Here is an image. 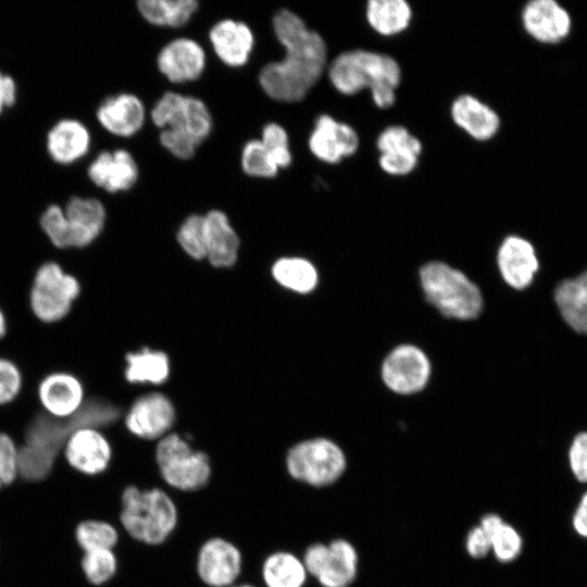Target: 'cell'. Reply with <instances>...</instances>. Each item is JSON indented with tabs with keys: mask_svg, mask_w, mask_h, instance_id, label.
I'll return each mask as SVG.
<instances>
[{
	"mask_svg": "<svg viewBox=\"0 0 587 587\" xmlns=\"http://www.w3.org/2000/svg\"><path fill=\"white\" fill-rule=\"evenodd\" d=\"M209 39L217 58L230 67L245 65L254 46L251 28L232 18L215 23L209 32Z\"/></svg>",
	"mask_w": 587,
	"mask_h": 587,
	"instance_id": "obj_22",
	"label": "cell"
},
{
	"mask_svg": "<svg viewBox=\"0 0 587 587\" xmlns=\"http://www.w3.org/2000/svg\"><path fill=\"white\" fill-rule=\"evenodd\" d=\"M266 148L278 168H286L290 165L292 155L289 146V138L286 129L277 123H267L260 139Z\"/></svg>",
	"mask_w": 587,
	"mask_h": 587,
	"instance_id": "obj_40",
	"label": "cell"
},
{
	"mask_svg": "<svg viewBox=\"0 0 587 587\" xmlns=\"http://www.w3.org/2000/svg\"><path fill=\"white\" fill-rule=\"evenodd\" d=\"M90 141V133L80 121L64 118L48 132L47 150L57 163L70 164L88 152Z\"/></svg>",
	"mask_w": 587,
	"mask_h": 587,
	"instance_id": "obj_26",
	"label": "cell"
},
{
	"mask_svg": "<svg viewBox=\"0 0 587 587\" xmlns=\"http://www.w3.org/2000/svg\"><path fill=\"white\" fill-rule=\"evenodd\" d=\"M36 399L41 411L55 419H68L83 407L85 387L80 378L68 371H53L36 386Z\"/></svg>",
	"mask_w": 587,
	"mask_h": 587,
	"instance_id": "obj_12",
	"label": "cell"
},
{
	"mask_svg": "<svg viewBox=\"0 0 587 587\" xmlns=\"http://www.w3.org/2000/svg\"><path fill=\"white\" fill-rule=\"evenodd\" d=\"M152 123L161 129L188 136L201 145L212 130V116L199 98L175 91L164 92L150 111Z\"/></svg>",
	"mask_w": 587,
	"mask_h": 587,
	"instance_id": "obj_9",
	"label": "cell"
},
{
	"mask_svg": "<svg viewBox=\"0 0 587 587\" xmlns=\"http://www.w3.org/2000/svg\"><path fill=\"white\" fill-rule=\"evenodd\" d=\"M120 416L117 405L99 397L87 398L82 409L68 419H55L39 409L27 421L24 442L18 446L20 476L27 480L46 478L74 430L110 426Z\"/></svg>",
	"mask_w": 587,
	"mask_h": 587,
	"instance_id": "obj_2",
	"label": "cell"
},
{
	"mask_svg": "<svg viewBox=\"0 0 587 587\" xmlns=\"http://www.w3.org/2000/svg\"><path fill=\"white\" fill-rule=\"evenodd\" d=\"M420 278L427 300L444 315L458 320L479 315L482 294L462 272L442 262H429L421 267Z\"/></svg>",
	"mask_w": 587,
	"mask_h": 587,
	"instance_id": "obj_6",
	"label": "cell"
},
{
	"mask_svg": "<svg viewBox=\"0 0 587 587\" xmlns=\"http://www.w3.org/2000/svg\"><path fill=\"white\" fill-rule=\"evenodd\" d=\"M491 551L500 562H511L522 551V537L517 530L503 521L488 534Z\"/></svg>",
	"mask_w": 587,
	"mask_h": 587,
	"instance_id": "obj_39",
	"label": "cell"
},
{
	"mask_svg": "<svg viewBox=\"0 0 587 587\" xmlns=\"http://www.w3.org/2000/svg\"><path fill=\"white\" fill-rule=\"evenodd\" d=\"M96 115L100 125L112 135L130 137L143 126L146 109L137 96L122 92L104 99Z\"/></svg>",
	"mask_w": 587,
	"mask_h": 587,
	"instance_id": "obj_21",
	"label": "cell"
},
{
	"mask_svg": "<svg viewBox=\"0 0 587 587\" xmlns=\"http://www.w3.org/2000/svg\"><path fill=\"white\" fill-rule=\"evenodd\" d=\"M175 411L162 394L153 392L137 399L125 416L127 429L142 439L164 437L172 427Z\"/></svg>",
	"mask_w": 587,
	"mask_h": 587,
	"instance_id": "obj_18",
	"label": "cell"
},
{
	"mask_svg": "<svg viewBox=\"0 0 587 587\" xmlns=\"http://www.w3.org/2000/svg\"><path fill=\"white\" fill-rule=\"evenodd\" d=\"M240 164L247 175L258 178H272L279 171L260 139H252L245 143Z\"/></svg>",
	"mask_w": 587,
	"mask_h": 587,
	"instance_id": "obj_36",
	"label": "cell"
},
{
	"mask_svg": "<svg viewBox=\"0 0 587 587\" xmlns=\"http://www.w3.org/2000/svg\"><path fill=\"white\" fill-rule=\"evenodd\" d=\"M465 547L473 558H484L491 550L490 539L479 526L470 530Z\"/></svg>",
	"mask_w": 587,
	"mask_h": 587,
	"instance_id": "obj_45",
	"label": "cell"
},
{
	"mask_svg": "<svg viewBox=\"0 0 587 587\" xmlns=\"http://www.w3.org/2000/svg\"><path fill=\"white\" fill-rule=\"evenodd\" d=\"M327 73L334 88L342 95L352 96L367 88L379 109L395 103L401 82V68L394 58L363 49L338 54Z\"/></svg>",
	"mask_w": 587,
	"mask_h": 587,
	"instance_id": "obj_3",
	"label": "cell"
},
{
	"mask_svg": "<svg viewBox=\"0 0 587 587\" xmlns=\"http://www.w3.org/2000/svg\"><path fill=\"white\" fill-rule=\"evenodd\" d=\"M573 526L578 535L587 538V491L580 498V501L573 516Z\"/></svg>",
	"mask_w": 587,
	"mask_h": 587,
	"instance_id": "obj_47",
	"label": "cell"
},
{
	"mask_svg": "<svg viewBox=\"0 0 587 587\" xmlns=\"http://www.w3.org/2000/svg\"><path fill=\"white\" fill-rule=\"evenodd\" d=\"M311 153L322 162L335 164L350 157L359 148V136L353 127L321 114L308 140Z\"/></svg>",
	"mask_w": 587,
	"mask_h": 587,
	"instance_id": "obj_15",
	"label": "cell"
},
{
	"mask_svg": "<svg viewBox=\"0 0 587 587\" xmlns=\"http://www.w3.org/2000/svg\"><path fill=\"white\" fill-rule=\"evenodd\" d=\"M120 522L133 539L148 546L163 544L175 530L178 511L161 488L127 486L121 497Z\"/></svg>",
	"mask_w": 587,
	"mask_h": 587,
	"instance_id": "obj_4",
	"label": "cell"
},
{
	"mask_svg": "<svg viewBox=\"0 0 587 587\" xmlns=\"http://www.w3.org/2000/svg\"><path fill=\"white\" fill-rule=\"evenodd\" d=\"M525 30L536 40L554 43L570 32L571 18L567 12L553 0H534L522 12Z\"/></svg>",
	"mask_w": 587,
	"mask_h": 587,
	"instance_id": "obj_24",
	"label": "cell"
},
{
	"mask_svg": "<svg viewBox=\"0 0 587 587\" xmlns=\"http://www.w3.org/2000/svg\"><path fill=\"white\" fill-rule=\"evenodd\" d=\"M8 328H9V325H8L7 315L3 309L0 307V341L7 337Z\"/></svg>",
	"mask_w": 587,
	"mask_h": 587,
	"instance_id": "obj_48",
	"label": "cell"
},
{
	"mask_svg": "<svg viewBox=\"0 0 587 587\" xmlns=\"http://www.w3.org/2000/svg\"><path fill=\"white\" fill-rule=\"evenodd\" d=\"M20 476L18 446L11 435L0 430V488Z\"/></svg>",
	"mask_w": 587,
	"mask_h": 587,
	"instance_id": "obj_42",
	"label": "cell"
},
{
	"mask_svg": "<svg viewBox=\"0 0 587 587\" xmlns=\"http://www.w3.org/2000/svg\"><path fill=\"white\" fill-rule=\"evenodd\" d=\"M177 241L191 258L201 260L208 255V234L205 216L189 215L177 232Z\"/></svg>",
	"mask_w": 587,
	"mask_h": 587,
	"instance_id": "obj_35",
	"label": "cell"
},
{
	"mask_svg": "<svg viewBox=\"0 0 587 587\" xmlns=\"http://www.w3.org/2000/svg\"><path fill=\"white\" fill-rule=\"evenodd\" d=\"M118 538L117 529L105 521L86 520L75 528L76 542L84 552L100 549L113 550Z\"/></svg>",
	"mask_w": 587,
	"mask_h": 587,
	"instance_id": "obj_34",
	"label": "cell"
},
{
	"mask_svg": "<svg viewBox=\"0 0 587 587\" xmlns=\"http://www.w3.org/2000/svg\"><path fill=\"white\" fill-rule=\"evenodd\" d=\"M125 377L130 383L160 384L167 378L168 360L160 351L143 349L126 355Z\"/></svg>",
	"mask_w": 587,
	"mask_h": 587,
	"instance_id": "obj_32",
	"label": "cell"
},
{
	"mask_svg": "<svg viewBox=\"0 0 587 587\" xmlns=\"http://www.w3.org/2000/svg\"><path fill=\"white\" fill-rule=\"evenodd\" d=\"M554 301L565 323L575 332L587 335V270L559 283Z\"/></svg>",
	"mask_w": 587,
	"mask_h": 587,
	"instance_id": "obj_27",
	"label": "cell"
},
{
	"mask_svg": "<svg viewBox=\"0 0 587 587\" xmlns=\"http://www.w3.org/2000/svg\"><path fill=\"white\" fill-rule=\"evenodd\" d=\"M430 375V363L417 347L401 345L384 360L382 377L386 386L401 395L422 390Z\"/></svg>",
	"mask_w": 587,
	"mask_h": 587,
	"instance_id": "obj_11",
	"label": "cell"
},
{
	"mask_svg": "<svg viewBox=\"0 0 587 587\" xmlns=\"http://www.w3.org/2000/svg\"><path fill=\"white\" fill-rule=\"evenodd\" d=\"M497 261L502 278L515 289L529 286L539 267L533 245L519 236H508L502 241Z\"/></svg>",
	"mask_w": 587,
	"mask_h": 587,
	"instance_id": "obj_23",
	"label": "cell"
},
{
	"mask_svg": "<svg viewBox=\"0 0 587 587\" xmlns=\"http://www.w3.org/2000/svg\"><path fill=\"white\" fill-rule=\"evenodd\" d=\"M159 139L163 148L180 160L191 159L195 155L197 148L200 146L192 138L172 132L167 128L161 129Z\"/></svg>",
	"mask_w": 587,
	"mask_h": 587,
	"instance_id": "obj_43",
	"label": "cell"
},
{
	"mask_svg": "<svg viewBox=\"0 0 587 587\" xmlns=\"http://www.w3.org/2000/svg\"><path fill=\"white\" fill-rule=\"evenodd\" d=\"M67 222L70 249H82L92 243L102 233L105 208L96 198L71 197L63 208Z\"/></svg>",
	"mask_w": 587,
	"mask_h": 587,
	"instance_id": "obj_20",
	"label": "cell"
},
{
	"mask_svg": "<svg viewBox=\"0 0 587 587\" xmlns=\"http://www.w3.org/2000/svg\"><path fill=\"white\" fill-rule=\"evenodd\" d=\"M365 16L374 32L394 36L405 30L412 20V9L404 0H370Z\"/></svg>",
	"mask_w": 587,
	"mask_h": 587,
	"instance_id": "obj_29",
	"label": "cell"
},
{
	"mask_svg": "<svg viewBox=\"0 0 587 587\" xmlns=\"http://www.w3.org/2000/svg\"><path fill=\"white\" fill-rule=\"evenodd\" d=\"M242 554L232 541L213 537L200 547L196 559V571L209 587H229L239 577Z\"/></svg>",
	"mask_w": 587,
	"mask_h": 587,
	"instance_id": "obj_13",
	"label": "cell"
},
{
	"mask_svg": "<svg viewBox=\"0 0 587 587\" xmlns=\"http://www.w3.org/2000/svg\"><path fill=\"white\" fill-rule=\"evenodd\" d=\"M87 174L98 187L110 193L129 190L138 180L134 157L124 149L102 151L89 164Z\"/></svg>",
	"mask_w": 587,
	"mask_h": 587,
	"instance_id": "obj_19",
	"label": "cell"
},
{
	"mask_svg": "<svg viewBox=\"0 0 587 587\" xmlns=\"http://www.w3.org/2000/svg\"><path fill=\"white\" fill-rule=\"evenodd\" d=\"M86 579L96 586L109 582L116 573L117 559L112 549L86 551L80 561Z\"/></svg>",
	"mask_w": 587,
	"mask_h": 587,
	"instance_id": "obj_37",
	"label": "cell"
},
{
	"mask_svg": "<svg viewBox=\"0 0 587 587\" xmlns=\"http://www.w3.org/2000/svg\"><path fill=\"white\" fill-rule=\"evenodd\" d=\"M16 100V84L14 79L0 72V113L11 107Z\"/></svg>",
	"mask_w": 587,
	"mask_h": 587,
	"instance_id": "obj_46",
	"label": "cell"
},
{
	"mask_svg": "<svg viewBox=\"0 0 587 587\" xmlns=\"http://www.w3.org/2000/svg\"><path fill=\"white\" fill-rule=\"evenodd\" d=\"M302 562L323 587H348L357 575L358 554L350 542L335 539L309 546Z\"/></svg>",
	"mask_w": 587,
	"mask_h": 587,
	"instance_id": "obj_10",
	"label": "cell"
},
{
	"mask_svg": "<svg viewBox=\"0 0 587 587\" xmlns=\"http://www.w3.org/2000/svg\"><path fill=\"white\" fill-rule=\"evenodd\" d=\"M155 461L162 479L172 488L190 492L205 487L211 478L208 455L195 450L177 434L161 438Z\"/></svg>",
	"mask_w": 587,
	"mask_h": 587,
	"instance_id": "obj_7",
	"label": "cell"
},
{
	"mask_svg": "<svg viewBox=\"0 0 587 587\" xmlns=\"http://www.w3.org/2000/svg\"><path fill=\"white\" fill-rule=\"evenodd\" d=\"M79 278L60 262L46 260L36 268L27 294L32 315L42 324L64 321L82 295Z\"/></svg>",
	"mask_w": 587,
	"mask_h": 587,
	"instance_id": "obj_5",
	"label": "cell"
},
{
	"mask_svg": "<svg viewBox=\"0 0 587 587\" xmlns=\"http://www.w3.org/2000/svg\"><path fill=\"white\" fill-rule=\"evenodd\" d=\"M140 15L150 24L161 27H183L198 11L196 0H139Z\"/></svg>",
	"mask_w": 587,
	"mask_h": 587,
	"instance_id": "obj_30",
	"label": "cell"
},
{
	"mask_svg": "<svg viewBox=\"0 0 587 587\" xmlns=\"http://www.w3.org/2000/svg\"><path fill=\"white\" fill-rule=\"evenodd\" d=\"M569 462L574 476L579 482L587 483V432L579 433L573 439Z\"/></svg>",
	"mask_w": 587,
	"mask_h": 587,
	"instance_id": "obj_44",
	"label": "cell"
},
{
	"mask_svg": "<svg viewBox=\"0 0 587 587\" xmlns=\"http://www.w3.org/2000/svg\"><path fill=\"white\" fill-rule=\"evenodd\" d=\"M273 29L285 49V57L261 68L260 86L276 101H301L326 68V43L319 33L310 29L301 17L287 9L275 13Z\"/></svg>",
	"mask_w": 587,
	"mask_h": 587,
	"instance_id": "obj_1",
	"label": "cell"
},
{
	"mask_svg": "<svg viewBox=\"0 0 587 587\" xmlns=\"http://www.w3.org/2000/svg\"><path fill=\"white\" fill-rule=\"evenodd\" d=\"M274 278L284 287L305 294L313 290L317 273L311 262L302 258H283L272 267Z\"/></svg>",
	"mask_w": 587,
	"mask_h": 587,
	"instance_id": "obj_33",
	"label": "cell"
},
{
	"mask_svg": "<svg viewBox=\"0 0 587 587\" xmlns=\"http://www.w3.org/2000/svg\"><path fill=\"white\" fill-rule=\"evenodd\" d=\"M39 226L55 249H70L67 222L62 207L59 204L48 205L40 215Z\"/></svg>",
	"mask_w": 587,
	"mask_h": 587,
	"instance_id": "obj_38",
	"label": "cell"
},
{
	"mask_svg": "<svg viewBox=\"0 0 587 587\" xmlns=\"http://www.w3.org/2000/svg\"><path fill=\"white\" fill-rule=\"evenodd\" d=\"M288 474L303 484L324 487L336 482L346 469L342 450L332 440L314 438L295 445L287 453Z\"/></svg>",
	"mask_w": 587,
	"mask_h": 587,
	"instance_id": "obj_8",
	"label": "cell"
},
{
	"mask_svg": "<svg viewBox=\"0 0 587 587\" xmlns=\"http://www.w3.org/2000/svg\"><path fill=\"white\" fill-rule=\"evenodd\" d=\"M376 147L379 151L378 164L390 175H407L417 165L422 143L405 127L388 126L378 135Z\"/></svg>",
	"mask_w": 587,
	"mask_h": 587,
	"instance_id": "obj_17",
	"label": "cell"
},
{
	"mask_svg": "<svg viewBox=\"0 0 587 587\" xmlns=\"http://www.w3.org/2000/svg\"><path fill=\"white\" fill-rule=\"evenodd\" d=\"M66 463L83 475L103 473L112 460V447L104 434L93 427L74 430L62 449Z\"/></svg>",
	"mask_w": 587,
	"mask_h": 587,
	"instance_id": "obj_14",
	"label": "cell"
},
{
	"mask_svg": "<svg viewBox=\"0 0 587 587\" xmlns=\"http://www.w3.org/2000/svg\"><path fill=\"white\" fill-rule=\"evenodd\" d=\"M229 587H254V586L249 585V584H245V585L242 584V585H232Z\"/></svg>",
	"mask_w": 587,
	"mask_h": 587,
	"instance_id": "obj_49",
	"label": "cell"
},
{
	"mask_svg": "<svg viewBox=\"0 0 587 587\" xmlns=\"http://www.w3.org/2000/svg\"><path fill=\"white\" fill-rule=\"evenodd\" d=\"M205 61L202 46L187 37L168 41L157 57L159 71L173 84L198 79L205 68Z\"/></svg>",
	"mask_w": 587,
	"mask_h": 587,
	"instance_id": "obj_16",
	"label": "cell"
},
{
	"mask_svg": "<svg viewBox=\"0 0 587 587\" xmlns=\"http://www.w3.org/2000/svg\"><path fill=\"white\" fill-rule=\"evenodd\" d=\"M450 113L457 126L479 141L492 138L500 127L497 112L472 95L455 98Z\"/></svg>",
	"mask_w": 587,
	"mask_h": 587,
	"instance_id": "obj_25",
	"label": "cell"
},
{
	"mask_svg": "<svg viewBox=\"0 0 587 587\" xmlns=\"http://www.w3.org/2000/svg\"><path fill=\"white\" fill-rule=\"evenodd\" d=\"M261 575L266 587H303L308 573L297 555L276 551L263 561Z\"/></svg>",
	"mask_w": 587,
	"mask_h": 587,
	"instance_id": "obj_31",
	"label": "cell"
},
{
	"mask_svg": "<svg viewBox=\"0 0 587 587\" xmlns=\"http://www.w3.org/2000/svg\"><path fill=\"white\" fill-rule=\"evenodd\" d=\"M204 216L209 261L216 267L233 265L237 259L239 238L227 215L220 210H211Z\"/></svg>",
	"mask_w": 587,
	"mask_h": 587,
	"instance_id": "obj_28",
	"label": "cell"
},
{
	"mask_svg": "<svg viewBox=\"0 0 587 587\" xmlns=\"http://www.w3.org/2000/svg\"><path fill=\"white\" fill-rule=\"evenodd\" d=\"M24 388L21 367L11 359L0 355V408L13 403Z\"/></svg>",
	"mask_w": 587,
	"mask_h": 587,
	"instance_id": "obj_41",
	"label": "cell"
}]
</instances>
